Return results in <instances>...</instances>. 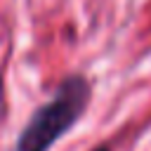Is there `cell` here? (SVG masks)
<instances>
[{
	"label": "cell",
	"instance_id": "7a4b0ae2",
	"mask_svg": "<svg viewBox=\"0 0 151 151\" xmlns=\"http://www.w3.org/2000/svg\"><path fill=\"white\" fill-rule=\"evenodd\" d=\"M92 151H111L109 146H97V149H92Z\"/></svg>",
	"mask_w": 151,
	"mask_h": 151
},
{
	"label": "cell",
	"instance_id": "6da1fadb",
	"mask_svg": "<svg viewBox=\"0 0 151 151\" xmlns=\"http://www.w3.org/2000/svg\"><path fill=\"white\" fill-rule=\"evenodd\" d=\"M92 85L85 76H66L50 101L33 111L17 137L14 151H50L87 111Z\"/></svg>",
	"mask_w": 151,
	"mask_h": 151
}]
</instances>
